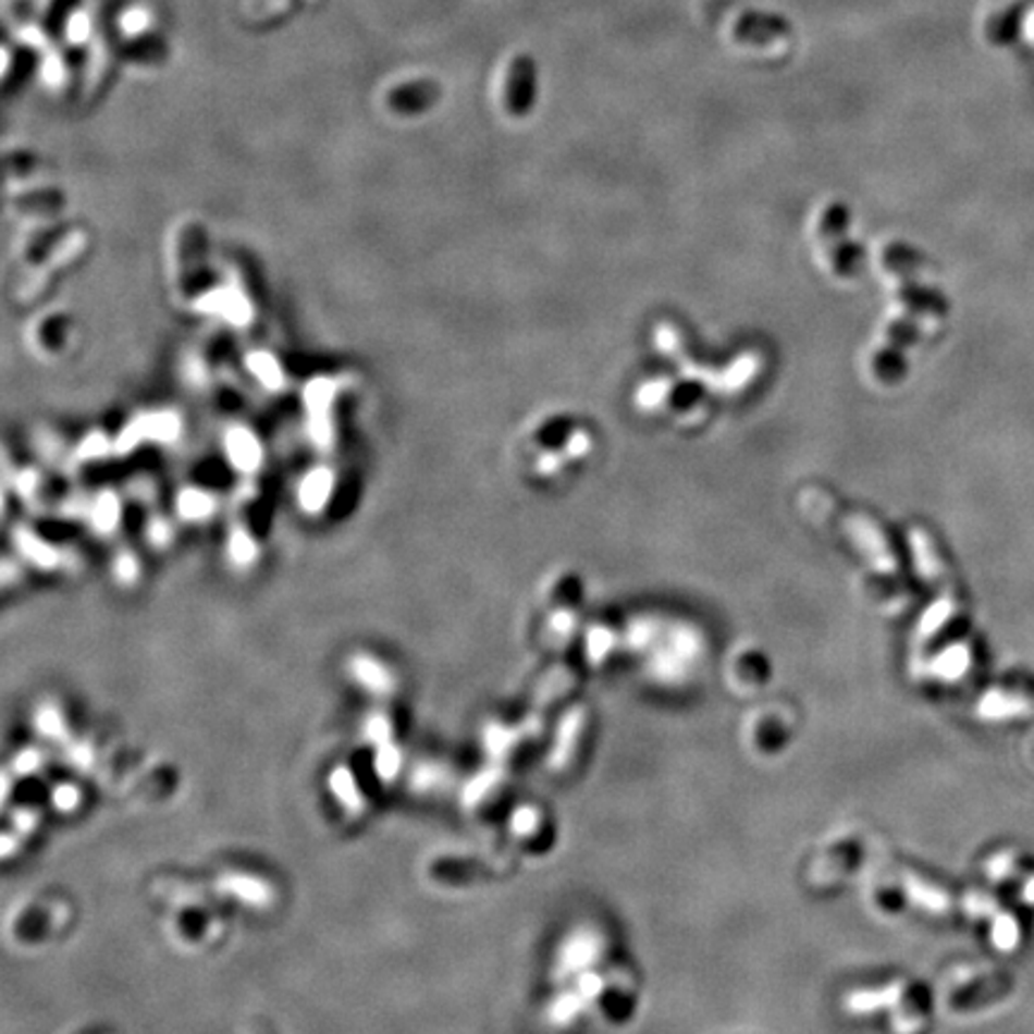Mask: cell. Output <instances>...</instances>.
Listing matches in <instances>:
<instances>
[{"mask_svg": "<svg viewBox=\"0 0 1034 1034\" xmlns=\"http://www.w3.org/2000/svg\"><path fill=\"white\" fill-rule=\"evenodd\" d=\"M537 65L532 56H515L510 70H508V79H506V108L513 115H525L532 111V106L537 101Z\"/></svg>", "mask_w": 1034, "mask_h": 1034, "instance_id": "ba28073f", "label": "cell"}, {"mask_svg": "<svg viewBox=\"0 0 1034 1034\" xmlns=\"http://www.w3.org/2000/svg\"><path fill=\"white\" fill-rule=\"evenodd\" d=\"M32 728L44 742L56 744V748H67L75 740L72 736V724L65 712V706L58 700H44L34 706Z\"/></svg>", "mask_w": 1034, "mask_h": 1034, "instance_id": "30bf717a", "label": "cell"}, {"mask_svg": "<svg viewBox=\"0 0 1034 1034\" xmlns=\"http://www.w3.org/2000/svg\"><path fill=\"white\" fill-rule=\"evenodd\" d=\"M501 768H503V764H494V768H489V772H482V774H477L472 780H467V786H465V804H467V808L482 810V808H487L491 792H498V796H501L503 784H506V780H503Z\"/></svg>", "mask_w": 1034, "mask_h": 1034, "instance_id": "2e32d148", "label": "cell"}, {"mask_svg": "<svg viewBox=\"0 0 1034 1034\" xmlns=\"http://www.w3.org/2000/svg\"><path fill=\"white\" fill-rule=\"evenodd\" d=\"M72 922V908L63 898H48L44 903H22L10 912L8 936L22 946H39L51 936L63 934Z\"/></svg>", "mask_w": 1034, "mask_h": 1034, "instance_id": "3957f363", "label": "cell"}, {"mask_svg": "<svg viewBox=\"0 0 1034 1034\" xmlns=\"http://www.w3.org/2000/svg\"><path fill=\"white\" fill-rule=\"evenodd\" d=\"M359 736L369 744L371 750L381 748V744H389L398 740V726H395V718L386 712V709H371V712L362 718V726H359Z\"/></svg>", "mask_w": 1034, "mask_h": 1034, "instance_id": "5bb4252c", "label": "cell"}, {"mask_svg": "<svg viewBox=\"0 0 1034 1034\" xmlns=\"http://www.w3.org/2000/svg\"><path fill=\"white\" fill-rule=\"evenodd\" d=\"M371 764H374V774L383 786L398 784V780L405 776V768H407V760H405V752L401 748V742L395 740V742H389V744H381V748L374 750V762H371Z\"/></svg>", "mask_w": 1034, "mask_h": 1034, "instance_id": "9a60e30c", "label": "cell"}, {"mask_svg": "<svg viewBox=\"0 0 1034 1034\" xmlns=\"http://www.w3.org/2000/svg\"><path fill=\"white\" fill-rule=\"evenodd\" d=\"M744 733H748V742L756 754L776 756L788 750L796 728H792L786 709H760L748 718Z\"/></svg>", "mask_w": 1034, "mask_h": 1034, "instance_id": "5b68a950", "label": "cell"}, {"mask_svg": "<svg viewBox=\"0 0 1034 1034\" xmlns=\"http://www.w3.org/2000/svg\"><path fill=\"white\" fill-rule=\"evenodd\" d=\"M508 832L515 844H520L529 850H539L541 844H549L553 838L546 812L534 802H525L510 812Z\"/></svg>", "mask_w": 1034, "mask_h": 1034, "instance_id": "9c48e42d", "label": "cell"}, {"mask_svg": "<svg viewBox=\"0 0 1034 1034\" xmlns=\"http://www.w3.org/2000/svg\"><path fill=\"white\" fill-rule=\"evenodd\" d=\"M46 764H48L46 750L39 748V744H27V748H22V750L15 752V756L10 760L5 772H10L17 780H24V778H32L36 774H41L46 768Z\"/></svg>", "mask_w": 1034, "mask_h": 1034, "instance_id": "ac0fdd59", "label": "cell"}, {"mask_svg": "<svg viewBox=\"0 0 1034 1034\" xmlns=\"http://www.w3.org/2000/svg\"><path fill=\"white\" fill-rule=\"evenodd\" d=\"M209 884L219 903H231L247 912H271L281 898L279 884L257 870L225 867Z\"/></svg>", "mask_w": 1034, "mask_h": 1034, "instance_id": "7a4b0ae2", "label": "cell"}, {"mask_svg": "<svg viewBox=\"0 0 1034 1034\" xmlns=\"http://www.w3.org/2000/svg\"><path fill=\"white\" fill-rule=\"evenodd\" d=\"M67 762L79 768V772H89V768H94L96 760H99V752L94 750V742L89 740H72L67 748Z\"/></svg>", "mask_w": 1034, "mask_h": 1034, "instance_id": "ffe728a7", "label": "cell"}, {"mask_svg": "<svg viewBox=\"0 0 1034 1034\" xmlns=\"http://www.w3.org/2000/svg\"><path fill=\"white\" fill-rule=\"evenodd\" d=\"M410 784L417 792H434L446 784V768L439 762H419L410 768Z\"/></svg>", "mask_w": 1034, "mask_h": 1034, "instance_id": "d6986e66", "label": "cell"}, {"mask_svg": "<svg viewBox=\"0 0 1034 1034\" xmlns=\"http://www.w3.org/2000/svg\"><path fill=\"white\" fill-rule=\"evenodd\" d=\"M439 99H441V87L436 82L417 79V82H407V84H401V87H395L389 94V106L395 113L413 115V113L429 111V108Z\"/></svg>", "mask_w": 1034, "mask_h": 1034, "instance_id": "8fae6325", "label": "cell"}, {"mask_svg": "<svg viewBox=\"0 0 1034 1034\" xmlns=\"http://www.w3.org/2000/svg\"><path fill=\"white\" fill-rule=\"evenodd\" d=\"M587 730V716L582 709H575L570 716H565L563 726L558 728V740H553V750H551V768H565V764L570 762L573 750H580L582 736Z\"/></svg>", "mask_w": 1034, "mask_h": 1034, "instance_id": "7c38bea8", "label": "cell"}, {"mask_svg": "<svg viewBox=\"0 0 1034 1034\" xmlns=\"http://www.w3.org/2000/svg\"><path fill=\"white\" fill-rule=\"evenodd\" d=\"M48 804H51L53 812L72 816L84 808V790L75 780H58L48 790Z\"/></svg>", "mask_w": 1034, "mask_h": 1034, "instance_id": "e0dca14e", "label": "cell"}, {"mask_svg": "<svg viewBox=\"0 0 1034 1034\" xmlns=\"http://www.w3.org/2000/svg\"><path fill=\"white\" fill-rule=\"evenodd\" d=\"M329 792L345 816L350 820H362V816L369 812V796L362 786V780L355 774V768L350 764H335L329 772Z\"/></svg>", "mask_w": 1034, "mask_h": 1034, "instance_id": "52a82bcc", "label": "cell"}, {"mask_svg": "<svg viewBox=\"0 0 1034 1034\" xmlns=\"http://www.w3.org/2000/svg\"><path fill=\"white\" fill-rule=\"evenodd\" d=\"M860 858H864L862 844L852 840L850 836H838L836 840H828L826 846H822L820 855L814 858L812 879H824L822 886L840 884V879L846 884L848 876L860 867Z\"/></svg>", "mask_w": 1034, "mask_h": 1034, "instance_id": "8992f818", "label": "cell"}, {"mask_svg": "<svg viewBox=\"0 0 1034 1034\" xmlns=\"http://www.w3.org/2000/svg\"><path fill=\"white\" fill-rule=\"evenodd\" d=\"M345 673L355 688L377 702H391L401 692V676L386 658L371 652H355L345 664Z\"/></svg>", "mask_w": 1034, "mask_h": 1034, "instance_id": "277c9868", "label": "cell"}, {"mask_svg": "<svg viewBox=\"0 0 1034 1034\" xmlns=\"http://www.w3.org/2000/svg\"><path fill=\"white\" fill-rule=\"evenodd\" d=\"M227 932L216 903L173 906L165 918V934L185 953H204L219 944Z\"/></svg>", "mask_w": 1034, "mask_h": 1034, "instance_id": "6da1fadb", "label": "cell"}, {"mask_svg": "<svg viewBox=\"0 0 1034 1034\" xmlns=\"http://www.w3.org/2000/svg\"><path fill=\"white\" fill-rule=\"evenodd\" d=\"M243 1034H273L269 1027H261V1025H249Z\"/></svg>", "mask_w": 1034, "mask_h": 1034, "instance_id": "44dd1931", "label": "cell"}, {"mask_svg": "<svg viewBox=\"0 0 1034 1034\" xmlns=\"http://www.w3.org/2000/svg\"><path fill=\"white\" fill-rule=\"evenodd\" d=\"M525 730L520 726L513 724H503V721H494L484 728V744L487 752L491 754V760L496 764H503L508 756L515 752L517 744L522 742Z\"/></svg>", "mask_w": 1034, "mask_h": 1034, "instance_id": "4fadbf2b", "label": "cell"}]
</instances>
